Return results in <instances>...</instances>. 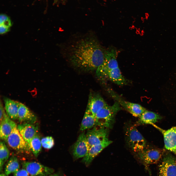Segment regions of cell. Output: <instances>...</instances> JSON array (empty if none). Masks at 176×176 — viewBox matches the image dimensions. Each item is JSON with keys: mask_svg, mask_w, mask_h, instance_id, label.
I'll list each match as a JSON object with an SVG mask.
<instances>
[{"mask_svg": "<svg viewBox=\"0 0 176 176\" xmlns=\"http://www.w3.org/2000/svg\"><path fill=\"white\" fill-rule=\"evenodd\" d=\"M64 55L75 67L83 70H96L103 63L105 50L94 35H85L66 47Z\"/></svg>", "mask_w": 176, "mask_h": 176, "instance_id": "obj_1", "label": "cell"}, {"mask_svg": "<svg viewBox=\"0 0 176 176\" xmlns=\"http://www.w3.org/2000/svg\"><path fill=\"white\" fill-rule=\"evenodd\" d=\"M121 109V105L116 101L112 106L107 104L96 114L95 126L109 129L111 128L115 121V116Z\"/></svg>", "mask_w": 176, "mask_h": 176, "instance_id": "obj_2", "label": "cell"}, {"mask_svg": "<svg viewBox=\"0 0 176 176\" xmlns=\"http://www.w3.org/2000/svg\"><path fill=\"white\" fill-rule=\"evenodd\" d=\"M125 135L128 145L135 153H137L146 147V141L134 126L128 127L126 130Z\"/></svg>", "mask_w": 176, "mask_h": 176, "instance_id": "obj_3", "label": "cell"}, {"mask_svg": "<svg viewBox=\"0 0 176 176\" xmlns=\"http://www.w3.org/2000/svg\"><path fill=\"white\" fill-rule=\"evenodd\" d=\"M118 52L113 47L105 50L104 61L96 70V75L98 78L107 71L119 67L117 60Z\"/></svg>", "mask_w": 176, "mask_h": 176, "instance_id": "obj_4", "label": "cell"}, {"mask_svg": "<svg viewBox=\"0 0 176 176\" xmlns=\"http://www.w3.org/2000/svg\"><path fill=\"white\" fill-rule=\"evenodd\" d=\"M165 153L162 149L154 148H147L137 153V156L145 165L157 163L163 156Z\"/></svg>", "mask_w": 176, "mask_h": 176, "instance_id": "obj_5", "label": "cell"}, {"mask_svg": "<svg viewBox=\"0 0 176 176\" xmlns=\"http://www.w3.org/2000/svg\"><path fill=\"white\" fill-rule=\"evenodd\" d=\"M109 133V129L97 126L88 130L86 134V136L89 149L108 138Z\"/></svg>", "mask_w": 176, "mask_h": 176, "instance_id": "obj_6", "label": "cell"}, {"mask_svg": "<svg viewBox=\"0 0 176 176\" xmlns=\"http://www.w3.org/2000/svg\"><path fill=\"white\" fill-rule=\"evenodd\" d=\"M159 166V176H176V158L169 153H165Z\"/></svg>", "mask_w": 176, "mask_h": 176, "instance_id": "obj_7", "label": "cell"}, {"mask_svg": "<svg viewBox=\"0 0 176 176\" xmlns=\"http://www.w3.org/2000/svg\"><path fill=\"white\" fill-rule=\"evenodd\" d=\"M108 92L116 101L133 116L139 117L146 110L139 104L127 101L123 99L112 90L109 89Z\"/></svg>", "mask_w": 176, "mask_h": 176, "instance_id": "obj_8", "label": "cell"}, {"mask_svg": "<svg viewBox=\"0 0 176 176\" xmlns=\"http://www.w3.org/2000/svg\"><path fill=\"white\" fill-rule=\"evenodd\" d=\"M23 166L31 176H48L54 171L53 169L36 162H25Z\"/></svg>", "mask_w": 176, "mask_h": 176, "instance_id": "obj_9", "label": "cell"}, {"mask_svg": "<svg viewBox=\"0 0 176 176\" xmlns=\"http://www.w3.org/2000/svg\"><path fill=\"white\" fill-rule=\"evenodd\" d=\"M152 125L158 129L163 134L165 148L176 156V126L168 129L165 130L154 124Z\"/></svg>", "mask_w": 176, "mask_h": 176, "instance_id": "obj_10", "label": "cell"}, {"mask_svg": "<svg viewBox=\"0 0 176 176\" xmlns=\"http://www.w3.org/2000/svg\"><path fill=\"white\" fill-rule=\"evenodd\" d=\"M6 142L10 147L16 151H23L29 149L26 142L19 131L17 126L13 129Z\"/></svg>", "mask_w": 176, "mask_h": 176, "instance_id": "obj_11", "label": "cell"}, {"mask_svg": "<svg viewBox=\"0 0 176 176\" xmlns=\"http://www.w3.org/2000/svg\"><path fill=\"white\" fill-rule=\"evenodd\" d=\"M17 128L29 148L31 140L37 134L38 130V125L35 123L23 122L19 124Z\"/></svg>", "mask_w": 176, "mask_h": 176, "instance_id": "obj_12", "label": "cell"}, {"mask_svg": "<svg viewBox=\"0 0 176 176\" xmlns=\"http://www.w3.org/2000/svg\"><path fill=\"white\" fill-rule=\"evenodd\" d=\"M89 147L84 132L81 133L75 143L73 150L74 158L77 159L83 157L87 154Z\"/></svg>", "mask_w": 176, "mask_h": 176, "instance_id": "obj_13", "label": "cell"}, {"mask_svg": "<svg viewBox=\"0 0 176 176\" xmlns=\"http://www.w3.org/2000/svg\"><path fill=\"white\" fill-rule=\"evenodd\" d=\"M112 142V141L107 138L101 143L91 146L87 154L83 158L82 162L86 166H88L95 158Z\"/></svg>", "mask_w": 176, "mask_h": 176, "instance_id": "obj_14", "label": "cell"}, {"mask_svg": "<svg viewBox=\"0 0 176 176\" xmlns=\"http://www.w3.org/2000/svg\"><path fill=\"white\" fill-rule=\"evenodd\" d=\"M17 125L4 111L2 119L0 121V139L6 142L8 137Z\"/></svg>", "mask_w": 176, "mask_h": 176, "instance_id": "obj_15", "label": "cell"}, {"mask_svg": "<svg viewBox=\"0 0 176 176\" xmlns=\"http://www.w3.org/2000/svg\"><path fill=\"white\" fill-rule=\"evenodd\" d=\"M107 104L101 96L91 93L89 96L87 109L95 116L99 110Z\"/></svg>", "mask_w": 176, "mask_h": 176, "instance_id": "obj_16", "label": "cell"}, {"mask_svg": "<svg viewBox=\"0 0 176 176\" xmlns=\"http://www.w3.org/2000/svg\"><path fill=\"white\" fill-rule=\"evenodd\" d=\"M18 119L21 122L35 123L36 119L34 114L24 104L20 102Z\"/></svg>", "mask_w": 176, "mask_h": 176, "instance_id": "obj_17", "label": "cell"}, {"mask_svg": "<svg viewBox=\"0 0 176 176\" xmlns=\"http://www.w3.org/2000/svg\"><path fill=\"white\" fill-rule=\"evenodd\" d=\"M5 110L7 115L12 120L18 119L20 102L6 97L4 98Z\"/></svg>", "mask_w": 176, "mask_h": 176, "instance_id": "obj_18", "label": "cell"}, {"mask_svg": "<svg viewBox=\"0 0 176 176\" xmlns=\"http://www.w3.org/2000/svg\"><path fill=\"white\" fill-rule=\"evenodd\" d=\"M161 118V116L158 114L146 110L139 117L137 123L138 125L149 124L152 125Z\"/></svg>", "mask_w": 176, "mask_h": 176, "instance_id": "obj_19", "label": "cell"}, {"mask_svg": "<svg viewBox=\"0 0 176 176\" xmlns=\"http://www.w3.org/2000/svg\"><path fill=\"white\" fill-rule=\"evenodd\" d=\"M96 125L95 116L88 109H86L80 126V130L83 131L91 129Z\"/></svg>", "mask_w": 176, "mask_h": 176, "instance_id": "obj_20", "label": "cell"}, {"mask_svg": "<svg viewBox=\"0 0 176 176\" xmlns=\"http://www.w3.org/2000/svg\"><path fill=\"white\" fill-rule=\"evenodd\" d=\"M19 168V165L17 158L15 156H12L10 158L5 166V174L8 176L17 171Z\"/></svg>", "mask_w": 176, "mask_h": 176, "instance_id": "obj_21", "label": "cell"}, {"mask_svg": "<svg viewBox=\"0 0 176 176\" xmlns=\"http://www.w3.org/2000/svg\"><path fill=\"white\" fill-rule=\"evenodd\" d=\"M42 145L39 136L36 134L31 140L29 146V148L36 157L41 151Z\"/></svg>", "mask_w": 176, "mask_h": 176, "instance_id": "obj_22", "label": "cell"}, {"mask_svg": "<svg viewBox=\"0 0 176 176\" xmlns=\"http://www.w3.org/2000/svg\"><path fill=\"white\" fill-rule=\"evenodd\" d=\"M9 150L3 141L0 143V171L2 170L4 164L9 158Z\"/></svg>", "mask_w": 176, "mask_h": 176, "instance_id": "obj_23", "label": "cell"}, {"mask_svg": "<svg viewBox=\"0 0 176 176\" xmlns=\"http://www.w3.org/2000/svg\"><path fill=\"white\" fill-rule=\"evenodd\" d=\"M41 141L42 146L46 149H49L52 148L55 144L54 139L51 136H47L43 137Z\"/></svg>", "mask_w": 176, "mask_h": 176, "instance_id": "obj_24", "label": "cell"}, {"mask_svg": "<svg viewBox=\"0 0 176 176\" xmlns=\"http://www.w3.org/2000/svg\"><path fill=\"white\" fill-rule=\"evenodd\" d=\"M14 176H31L25 169H19L14 173Z\"/></svg>", "mask_w": 176, "mask_h": 176, "instance_id": "obj_25", "label": "cell"}, {"mask_svg": "<svg viewBox=\"0 0 176 176\" xmlns=\"http://www.w3.org/2000/svg\"><path fill=\"white\" fill-rule=\"evenodd\" d=\"M10 28L7 27L3 24L0 25V33L3 34L5 33L10 30Z\"/></svg>", "mask_w": 176, "mask_h": 176, "instance_id": "obj_26", "label": "cell"}, {"mask_svg": "<svg viewBox=\"0 0 176 176\" xmlns=\"http://www.w3.org/2000/svg\"><path fill=\"white\" fill-rule=\"evenodd\" d=\"M10 19L6 15L1 14L0 16V24H1L5 21Z\"/></svg>", "mask_w": 176, "mask_h": 176, "instance_id": "obj_27", "label": "cell"}, {"mask_svg": "<svg viewBox=\"0 0 176 176\" xmlns=\"http://www.w3.org/2000/svg\"><path fill=\"white\" fill-rule=\"evenodd\" d=\"M5 110L3 107L1 101L0 105V121H1L2 120Z\"/></svg>", "mask_w": 176, "mask_h": 176, "instance_id": "obj_28", "label": "cell"}, {"mask_svg": "<svg viewBox=\"0 0 176 176\" xmlns=\"http://www.w3.org/2000/svg\"><path fill=\"white\" fill-rule=\"evenodd\" d=\"M1 24H3L7 27L10 28L12 25V23L11 20L10 19H9L3 22Z\"/></svg>", "mask_w": 176, "mask_h": 176, "instance_id": "obj_29", "label": "cell"}, {"mask_svg": "<svg viewBox=\"0 0 176 176\" xmlns=\"http://www.w3.org/2000/svg\"><path fill=\"white\" fill-rule=\"evenodd\" d=\"M48 176H61L59 174L57 173L52 174Z\"/></svg>", "mask_w": 176, "mask_h": 176, "instance_id": "obj_30", "label": "cell"}, {"mask_svg": "<svg viewBox=\"0 0 176 176\" xmlns=\"http://www.w3.org/2000/svg\"><path fill=\"white\" fill-rule=\"evenodd\" d=\"M0 176H6L5 174H0Z\"/></svg>", "mask_w": 176, "mask_h": 176, "instance_id": "obj_31", "label": "cell"}]
</instances>
